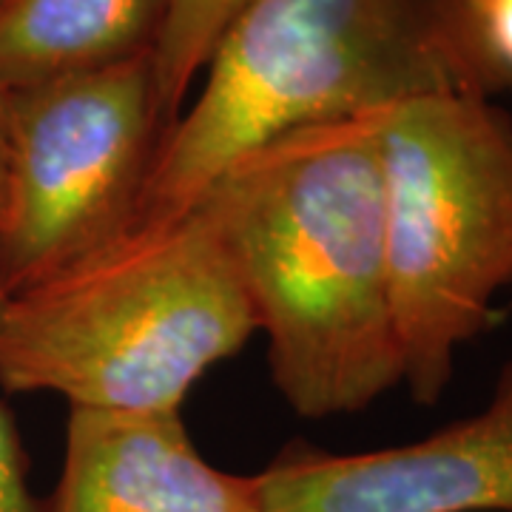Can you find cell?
I'll list each match as a JSON object with an SVG mask.
<instances>
[{
	"mask_svg": "<svg viewBox=\"0 0 512 512\" xmlns=\"http://www.w3.org/2000/svg\"><path fill=\"white\" fill-rule=\"evenodd\" d=\"M197 202L231 248L296 416H353L402 384L373 111L251 148Z\"/></svg>",
	"mask_w": 512,
	"mask_h": 512,
	"instance_id": "obj_1",
	"label": "cell"
},
{
	"mask_svg": "<svg viewBox=\"0 0 512 512\" xmlns=\"http://www.w3.org/2000/svg\"><path fill=\"white\" fill-rule=\"evenodd\" d=\"M498 92L467 0H254L165 134L131 231L180 220L237 157L293 128Z\"/></svg>",
	"mask_w": 512,
	"mask_h": 512,
	"instance_id": "obj_2",
	"label": "cell"
},
{
	"mask_svg": "<svg viewBox=\"0 0 512 512\" xmlns=\"http://www.w3.org/2000/svg\"><path fill=\"white\" fill-rule=\"evenodd\" d=\"M254 330L231 248L197 202L6 296L0 384L86 410L180 413L202 373Z\"/></svg>",
	"mask_w": 512,
	"mask_h": 512,
	"instance_id": "obj_3",
	"label": "cell"
},
{
	"mask_svg": "<svg viewBox=\"0 0 512 512\" xmlns=\"http://www.w3.org/2000/svg\"><path fill=\"white\" fill-rule=\"evenodd\" d=\"M373 128L402 384L436 404L512 285V114L495 97L430 94L373 111Z\"/></svg>",
	"mask_w": 512,
	"mask_h": 512,
	"instance_id": "obj_4",
	"label": "cell"
},
{
	"mask_svg": "<svg viewBox=\"0 0 512 512\" xmlns=\"http://www.w3.org/2000/svg\"><path fill=\"white\" fill-rule=\"evenodd\" d=\"M165 123L154 55L6 94V296L63 274L137 222Z\"/></svg>",
	"mask_w": 512,
	"mask_h": 512,
	"instance_id": "obj_5",
	"label": "cell"
},
{
	"mask_svg": "<svg viewBox=\"0 0 512 512\" xmlns=\"http://www.w3.org/2000/svg\"><path fill=\"white\" fill-rule=\"evenodd\" d=\"M254 478L262 512H512V362L478 413L424 439L367 453L296 441Z\"/></svg>",
	"mask_w": 512,
	"mask_h": 512,
	"instance_id": "obj_6",
	"label": "cell"
},
{
	"mask_svg": "<svg viewBox=\"0 0 512 512\" xmlns=\"http://www.w3.org/2000/svg\"><path fill=\"white\" fill-rule=\"evenodd\" d=\"M46 512H262L254 476L208 464L180 413L72 407Z\"/></svg>",
	"mask_w": 512,
	"mask_h": 512,
	"instance_id": "obj_7",
	"label": "cell"
},
{
	"mask_svg": "<svg viewBox=\"0 0 512 512\" xmlns=\"http://www.w3.org/2000/svg\"><path fill=\"white\" fill-rule=\"evenodd\" d=\"M171 0H3L0 94L154 55Z\"/></svg>",
	"mask_w": 512,
	"mask_h": 512,
	"instance_id": "obj_8",
	"label": "cell"
},
{
	"mask_svg": "<svg viewBox=\"0 0 512 512\" xmlns=\"http://www.w3.org/2000/svg\"><path fill=\"white\" fill-rule=\"evenodd\" d=\"M251 3L254 0H171L154 49V80L165 134L177 126L188 106V94L202 77L225 29Z\"/></svg>",
	"mask_w": 512,
	"mask_h": 512,
	"instance_id": "obj_9",
	"label": "cell"
},
{
	"mask_svg": "<svg viewBox=\"0 0 512 512\" xmlns=\"http://www.w3.org/2000/svg\"><path fill=\"white\" fill-rule=\"evenodd\" d=\"M6 293L0 288V308ZM0 512H46V498H40L29 484V461L20 444L18 427L0 402Z\"/></svg>",
	"mask_w": 512,
	"mask_h": 512,
	"instance_id": "obj_10",
	"label": "cell"
},
{
	"mask_svg": "<svg viewBox=\"0 0 512 512\" xmlns=\"http://www.w3.org/2000/svg\"><path fill=\"white\" fill-rule=\"evenodd\" d=\"M478 52L501 89H512V0H467Z\"/></svg>",
	"mask_w": 512,
	"mask_h": 512,
	"instance_id": "obj_11",
	"label": "cell"
},
{
	"mask_svg": "<svg viewBox=\"0 0 512 512\" xmlns=\"http://www.w3.org/2000/svg\"><path fill=\"white\" fill-rule=\"evenodd\" d=\"M6 163H9V143H6V94H0V214L6 205Z\"/></svg>",
	"mask_w": 512,
	"mask_h": 512,
	"instance_id": "obj_12",
	"label": "cell"
},
{
	"mask_svg": "<svg viewBox=\"0 0 512 512\" xmlns=\"http://www.w3.org/2000/svg\"><path fill=\"white\" fill-rule=\"evenodd\" d=\"M0 3H3V0H0Z\"/></svg>",
	"mask_w": 512,
	"mask_h": 512,
	"instance_id": "obj_13",
	"label": "cell"
}]
</instances>
